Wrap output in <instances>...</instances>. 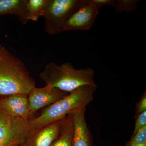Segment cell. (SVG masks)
Returning <instances> with one entry per match:
<instances>
[{
	"label": "cell",
	"instance_id": "9a60e30c",
	"mask_svg": "<svg viewBox=\"0 0 146 146\" xmlns=\"http://www.w3.org/2000/svg\"><path fill=\"white\" fill-rule=\"evenodd\" d=\"M129 142L136 144L146 143V126L141 128L136 133H133V136Z\"/></svg>",
	"mask_w": 146,
	"mask_h": 146
},
{
	"label": "cell",
	"instance_id": "5bb4252c",
	"mask_svg": "<svg viewBox=\"0 0 146 146\" xmlns=\"http://www.w3.org/2000/svg\"><path fill=\"white\" fill-rule=\"evenodd\" d=\"M139 0H116L115 12L117 13H131L137 8Z\"/></svg>",
	"mask_w": 146,
	"mask_h": 146
},
{
	"label": "cell",
	"instance_id": "ffe728a7",
	"mask_svg": "<svg viewBox=\"0 0 146 146\" xmlns=\"http://www.w3.org/2000/svg\"><path fill=\"white\" fill-rule=\"evenodd\" d=\"M11 146H19V145H18V144H15V145H12Z\"/></svg>",
	"mask_w": 146,
	"mask_h": 146
},
{
	"label": "cell",
	"instance_id": "ba28073f",
	"mask_svg": "<svg viewBox=\"0 0 146 146\" xmlns=\"http://www.w3.org/2000/svg\"><path fill=\"white\" fill-rule=\"evenodd\" d=\"M64 118L43 127L31 130L19 146H50L58 136Z\"/></svg>",
	"mask_w": 146,
	"mask_h": 146
},
{
	"label": "cell",
	"instance_id": "e0dca14e",
	"mask_svg": "<svg viewBox=\"0 0 146 146\" xmlns=\"http://www.w3.org/2000/svg\"><path fill=\"white\" fill-rule=\"evenodd\" d=\"M146 111V92L143 94L141 100L139 101L136 105V115Z\"/></svg>",
	"mask_w": 146,
	"mask_h": 146
},
{
	"label": "cell",
	"instance_id": "5b68a950",
	"mask_svg": "<svg viewBox=\"0 0 146 146\" xmlns=\"http://www.w3.org/2000/svg\"><path fill=\"white\" fill-rule=\"evenodd\" d=\"M30 131L29 121L13 117L0 108V146L20 145Z\"/></svg>",
	"mask_w": 146,
	"mask_h": 146
},
{
	"label": "cell",
	"instance_id": "52a82bcc",
	"mask_svg": "<svg viewBox=\"0 0 146 146\" xmlns=\"http://www.w3.org/2000/svg\"><path fill=\"white\" fill-rule=\"evenodd\" d=\"M69 93L46 85L42 88L35 86L28 95L30 115L47 107L63 98Z\"/></svg>",
	"mask_w": 146,
	"mask_h": 146
},
{
	"label": "cell",
	"instance_id": "3957f363",
	"mask_svg": "<svg viewBox=\"0 0 146 146\" xmlns=\"http://www.w3.org/2000/svg\"><path fill=\"white\" fill-rule=\"evenodd\" d=\"M93 68L76 69L70 63L58 65L50 62L39 74V78L46 85L61 91L70 93L85 85H97L94 80Z\"/></svg>",
	"mask_w": 146,
	"mask_h": 146
},
{
	"label": "cell",
	"instance_id": "2e32d148",
	"mask_svg": "<svg viewBox=\"0 0 146 146\" xmlns=\"http://www.w3.org/2000/svg\"><path fill=\"white\" fill-rule=\"evenodd\" d=\"M136 121L133 133H136L139 129L146 126V111L136 116Z\"/></svg>",
	"mask_w": 146,
	"mask_h": 146
},
{
	"label": "cell",
	"instance_id": "ac0fdd59",
	"mask_svg": "<svg viewBox=\"0 0 146 146\" xmlns=\"http://www.w3.org/2000/svg\"><path fill=\"white\" fill-rule=\"evenodd\" d=\"M96 6L100 8L104 6H110L115 7L116 0H91Z\"/></svg>",
	"mask_w": 146,
	"mask_h": 146
},
{
	"label": "cell",
	"instance_id": "8fae6325",
	"mask_svg": "<svg viewBox=\"0 0 146 146\" xmlns=\"http://www.w3.org/2000/svg\"><path fill=\"white\" fill-rule=\"evenodd\" d=\"M27 0H0V16L12 15L23 25L28 22L26 5Z\"/></svg>",
	"mask_w": 146,
	"mask_h": 146
},
{
	"label": "cell",
	"instance_id": "6da1fadb",
	"mask_svg": "<svg viewBox=\"0 0 146 146\" xmlns=\"http://www.w3.org/2000/svg\"><path fill=\"white\" fill-rule=\"evenodd\" d=\"M35 86L25 63L5 47L0 48V98L14 95L28 96Z\"/></svg>",
	"mask_w": 146,
	"mask_h": 146
},
{
	"label": "cell",
	"instance_id": "d6986e66",
	"mask_svg": "<svg viewBox=\"0 0 146 146\" xmlns=\"http://www.w3.org/2000/svg\"><path fill=\"white\" fill-rule=\"evenodd\" d=\"M126 146H146V143L143 144L132 143L128 142Z\"/></svg>",
	"mask_w": 146,
	"mask_h": 146
},
{
	"label": "cell",
	"instance_id": "8992f818",
	"mask_svg": "<svg viewBox=\"0 0 146 146\" xmlns=\"http://www.w3.org/2000/svg\"><path fill=\"white\" fill-rule=\"evenodd\" d=\"M100 9L91 0H82L65 23L64 31L89 30L94 25Z\"/></svg>",
	"mask_w": 146,
	"mask_h": 146
},
{
	"label": "cell",
	"instance_id": "7c38bea8",
	"mask_svg": "<svg viewBox=\"0 0 146 146\" xmlns=\"http://www.w3.org/2000/svg\"><path fill=\"white\" fill-rule=\"evenodd\" d=\"M74 132V125L72 114L64 119L57 138L50 146H71Z\"/></svg>",
	"mask_w": 146,
	"mask_h": 146
},
{
	"label": "cell",
	"instance_id": "7a4b0ae2",
	"mask_svg": "<svg viewBox=\"0 0 146 146\" xmlns=\"http://www.w3.org/2000/svg\"><path fill=\"white\" fill-rule=\"evenodd\" d=\"M97 87V85L82 86L46 107L39 116L29 120L31 130L43 127L86 108L93 101Z\"/></svg>",
	"mask_w": 146,
	"mask_h": 146
},
{
	"label": "cell",
	"instance_id": "277c9868",
	"mask_svg": "<svg viewBox=\"0 0 146 146\" xmlns=\"http://www.w3.org/2000/svg\"><path fill=\"white\" fill-rule=\"evenodd\" d=\"M82 0H49L44 17L45 30L50 35L64 31L65 23Z\"/></svg>",
	"mask_w": 146,
	"mask_h": 146
},
{
	"label": "cell",
	"instance_id": "9c48e42d",
	"mask_svg": "<svg viewBox=\"0 0 146 146\" xmlns=\"http://www.w3.org/2000/svg\"><path fill=\"white\" fill-rule=\"evenodd\" d=\"M0 108L13 117L29 120L31 115L27 95H12L0 98Z\"/></svg>",
	"mask_w": 146,
	"mask_h": 146
},
{
	"label": "cell",
	"instance_id": "4fadbf2b",
	"mask_svg": "<svg viewBox=\"0 0 146 146\" xmlns=\"http://www.w3.org/2000/svg\"><path fill=\"white\" fill-rule=\"evenodd\" d=\"M49 0H27L26 5L28 21L36 22L40 17H43Z\"/></svg>",
	"mask_w": 146,
	"mask_h": 146
},
{
	"label": "cell",
	"instance_id": "44dd1931",
	"mask_svg": "<svg viewBox=\"0 0 146 146\" xmlns=\"http://www.w3.org/2000/svg\"><path fill=\"white\" fill-rule=\"evenodd\" d=\"M2 46V45L1 44H0V48H1V47Z\"/></svg>",
	"mask_w": 146,
	"mask_h": 146
},
{
	"label": "cell",
	"instance_id": "30bf717a",
	"mask_svg": "<svg viewBox=\"0 0 146 146\" xmlns=\"http://www.w3.org/2000/svg\"><path fill=\"white\" fill-rule=\"evenodd\" d=\"M84 108L72 114L74 132L71 146H91L92 136L86 123Z\"/></svg>",
	"mask_w": 146,
	"mask_h": 146
}]
</instances>
